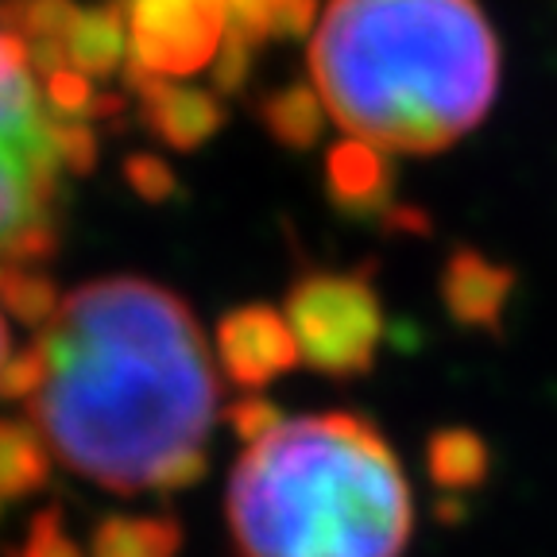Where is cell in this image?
Masks as SVG:
<instances>
[{
	"label": "cell",
	"instance_id": "cell-1",
	"mask_svg": "<svg viewBox=\"0 0 557 557\" xmlns=\"http://www.w3.org/2000/svg\"><path fill=\"white\" fill-rule=\"evenodd\" d=\"M35 345L47 375L27 407L66 469L121 496H171L206 476L221 383L174 290L97 278L62 298Z\"/></svg>",
	"mask_w": 557,
	"mask_h": 557
},
{
	"label": "cell",
	"instance_id": "cell-2",
	"mask_svg": "<svg viewBox=\"0 0 557 557\" xmlns=\"http://www.w3.org/2000/svg\"><path fill=\"white\" fill-rule=\"evenodd\" d=\"M313 89L352 139L434 156L499 89V39L476 0H333L310 44Z\"/></svg>",
	"mask_w": 557,
	"mask_h": 557
},
{
	"label": "cell",
	"instance_id": "cell-3",
	"mask_svg": "<svg viewBox=\"0 0 557 557\" xmlns=\"http://www.w3.org/2000/svg\"><path fill=\"white\" fill-rule=\"evenodd\" d=\"M410 522L399 457L357 414L283 422L248 445L228 484L240 557H399Z\"/></svg>",
	"mask_w": 557,
	"mask_h": 557
},
{
	"label": "cell",
	"instance_id": "cell-4",
	"mask_svg": "<svg viewBox=\"0 0 557 557\" xmlns=\"http://www.w3.org/2000/svg\"><path fill=\"white\" fill-rule=\"evenodd\" d=\"M298 352L333 380L372 372L383 341V306L368 271H310L283 302Z\"/></svg>",
	"mask_w": 557,
	"mask_h": 557
},
{
	"label": "cell",
	"instance_id": "cell-5",
	"mask_svg": "<svg viewBox=\"0 0 557 557\" xmlns=\"http://www.w3.org/2000/svg\"><path fill=\"white\" fill-rule=\"evenodd\" d=\"M132 59L159 78L198 74L218 59L228 32L225 0H121Z\"/></svg>",
	"mask_w": 557,
	"mask_h": 557
},
{
	"label": "cell",
	"instance_id": "cell-6",
	"mask_svg": "<svg viewBox=\"0 0 557 557\" xmlns=\"http://www.w3.org/2000/svg\"><path fill=\"white\" fill-rule=\"evenodd\" d=\"M47 109L32 82V59H27L24 35L12 27V0H0V144L12 148L44 186L59 190L62 166L47 139Z\"/></svg>",
	"mask_w": 557,
	"mask_h": 557
},
{
	"label": "cell",
	"instance_id": "cell-7",
	"mask_svg": "<svg viewBox=\"0 0 557 557\" xmlns=\"http://www.w3.org/2000/svg\"><path fill=\"white\" fill-rule=\"evenodd\" d=\"M221 372L236 387H268L302 360L287 318L271 306H236L218 322Z\"/></svg>",
	"mask_w": 557,
	"mask_h": 557
},
{
	"label": "cell",
	"instance_id": "cell-8",
	"mask_svg": "<svg viewBox=\"0 0 557 557\" xmlns=\"http://www.w3.org/2000/svg\"><path fill=\"white\" fill-rule=\"evenodd\" d=\"M121 78L128 94L139 97V116L174 151H194L206 139H213L225 124V109L213 94L190 86H171L166 78L144 70L128 54L121 66Z\"/></svg>",
	"mask_w": 557,
	"mask_h": 557
},
{
	"label": "cell",
	"instance_id": "cell-9",
	"mask_svg": "<svg viewBox=\"0 0 557 557\" xmlns=\"http://www.w3.org/2000/svg\"><path fill=\"white\" fill-rule=\"evenodd\" d=\"M325 190L337 213L352 221H383L392 213L395 163L364 139H341L325 159Z\"/></svg>",
	"mask_w": 557,
	"mask_h": 557
},
{
	"label": "cell",
	"instance_id": "cell-10",
	"mask_svg": "<svg viewBox=\"0 0 557 557\" xmlns=\"http://www.w3.org/2000/svg\"><path fill=\"white\" fill-rule=\"evenodd\" d=\"M511 290L515 271L480 256L476 248H457L442 271V302L453 322L465 330L496 333Z\"/></svg>",
	"mask_w": 557,
	"mask_h": 557
},
{
	"label": "cell",
	"instance_id": "cell-11",
	"mask_svg": "<svg viewBox=\"0 0 557 557\" xmlns=\"http://www.w3.org/2000/svg\"><path fill=\"white\" fill-rule=\"evenodd\" d=\"M128 16H124L121 0H109L101 9H86L66 35V62L70 70H78L86 78H109L121 74L128 62Z\"/></svg>",
	"mask_w": 557,
	"mask_h": 557
},
{
	"label": "cell",
	"instance_id": "cell-12",
	"mask_svg": "<svg viewBox=\"0 0 557 557\" xmlns=\"http://www.w3.org/2000/svg\"><path fill=\"white\" fill-rule=\"evenodd\" d=\"M62 190H51L32 174V166L0 144V256L27 225L54 218Z\"/></svg>",
	"mask_w": 557,
	"mask_h": 557
},
{
	"label": "cell",
	"instance_id": "cell-13",
	"mask_svg": "<svg viewBox=\"0 0 557 557\" xmlns=\"http://www.w3.org/2000/svg\"><path fill=\"white\" fill-rule=\"evenodd\" d=\"M487 469H492V453H487L484 437L472 434V430L449 426L437 430L426 442V472L449 496L476 492L487 480Z\"/></svg>",
	"mask_w": 557,
	"mask_h": 557
},
{
	"label": "cell",
	"instance_id": "cell-14",
	"mask_svg": "<svg viewBox=\"0 0 557 557\" xmlns=\"http://www.w3.org/2000/svg\"><path fill=\"white\" fill-rule=\"evenodd\" d=\"M183 527L174 519H136L109 515L94 527L89 554L94 557H178Z\"/></svg>",
	"mask_w": 557,
	"mask_h": 557
},
{
	"label": "cell",
	"instance_id": "cell-15",
	"mask_svg": "<svg viewBox=\"0 0 557 557\" xmlns=\"http://www.w3.org/2000/svg\"><path fill=\"white\" fill-rule=\"evenodd\" d=\"M51 476V449L32 422H0V499H24Z\"/></svg>",
	"mask_w": 557,
	"mask_h": 557
},
{
	"label": "cell",
	"instance_id": "cell-16",
	"mask_svg": "<svg viewBox=\"0 0 557 557\" xmlns=\"http://www.w3.org/2000/svg\"><path fill=\"white\" fill-rule=\"evenodd\" d=\"M322 97L306 82H290V86L275 89L260 101V121L271 139H278L290 151H310L322 139Z\"/></svg>",
	"mask_w": 557,
	"mask_h": 557
},
{
	"label": "cell",
	"instance_id": "cell-17",
	"mask_svg": "<svg viewBox=\"0 0 557 557\" xmlns=\"http://www.w3.org/2000/svg\"><path fill=\"white\" fill-rule=\"evenodd\" d=\"M59 290L51 275L39 268H16V263H0V306L20 318L24 325H47L59 313Z\"/></svg>",
	"mask_w": 557,
	"mask_h": 557
},
{
	"label": "cell",
	"instance_id": "cell-18",
	"mask_svg": "<svg viewBox=\"0 0 557 557\" xmlns=\"http://www.w3.org/2000/svg\"><path fill=\"white\" fill-rule=\"evenodd\" d=\"M47 139H51V151L62 171L89 174L97 166V132L89 121L51 113L47 116Z\"/></svg>",
	"mask_w": 557,
	"mask_h": 557
},
{
	"label": "cell",
	"instance_id": "cell-19",
	"mask_svg": "<svg viewBox=\"0 0 557 557\" xmlns=\"http://www.w3.org/2000/svg\"><path fill=\"white\" fill-rule=\"evenodd\" d=\"M124 183L139 194L144 201L159 206V201H171L178 194V178L166 166V159L148 156V151H136V156L124 159Z\"/></svg>",
	"mask_w": 557,
	"mask_h": 557
},
{
	"label": "cell",
	"instance_id": "cell-20",
	"mask_svg": "<svg viewBox=\"0 0 557 557\" xmlns=\"http://www.w3.org/2000/svg\"><path fill=\"white\" fill-rule=\"evenodd\" d=\"M12 557H86V554L78 549V542L62 531L59 507H47V511H39L32 519L24 546H20Z\"/></svg>",
	"mask_w": 557,
	"mask_h": 557
},
{
	"label": "cell",
	"instance_id": "cell-21",
	"mask_svg": "<svg viewBox=\"0 0 557 557\" xmlns=\"http://www.w3.org/2000/svg\"><path fill=\"white\" fill-rule=\"evenodd\" d=\"M252 62H256V44L225 32V44H221L218 59H213V89H218L221 97L244 94V86L252 78Z\"/></svg>",
	"mask_w": 557,
	"mask_h": 557
},
{
	"label": "cell",
	"instance_id": "cell-22",
	"mask_svg": "<svg viewBox=\"0 0 557 557\" xmlns=\"http://www.w3.org/2000/svg\"><path fill=\"white\" fill-rule=\"evenodd\" d=\"M44 375H47V360L39 352V345L24 348L16 357L4 360L0 368V399L9 403H32L44 387Z\"/></svg>",
	"mask_w": 557,
	"mask_h": 557
},
{
	"label": "cell",
	"instance_id": "cell-23",
	"mask_svg": "<svg viewBox=\"0 0 557 557\" xmlns=\"http://www.w3.org/2000/svg\"><path fill=\"white\" fill-rule=\"evenodd\" d=\"M225 418H228V426H233V434L248 445L263 442V437L275 434V430L287 422L283 410H278L271 399H260V395H244V399H236L233 407L225 410Z\"/></svg>",
	"mask_w": 557,
	"mask_h": 557
},
{
	"label": "cell",
	"instance_id": "cell-24",
	"mask_svg": "<svg viewBox=\"0 0 557 557\" xmlns=\"http://www.w3.org/2000/svg\"><path fill=\"white\" fill-rule=\"evenodd\" d=\"M94 86H89L86 74H78V70H59V74H51L47 78V104H51V113L59 116H78V121H89V113H94Z\"/></svg>",
	"mask_w": 557,
	"mask_h": 557
},
{
	"label": "cell",
	"instance_id": "cell-25",
	"mask_svg": "<svg viewBox=\"0 0 557 557\" xmlns=\"http://www.w3.org/2000/svg\"><path fill=\"white\" fill-rule=\"evenodd\" d=\"M318 16V0H278L275 9V35L287 39H306Z\"/></svg>",
	"mask_w": 557,
	"mask_h": 557
},
{
	"label": "cell",
	"instance_id": "cell-26",
	"mask_svg": "<svg viewBox=\"0 0 557 557\" xmlns=\"http://www.w3.org/2000/svg\"><path fill=\"white\" fill-rule=\"evenodd\" d=\"M4 360H9V325L0 318V368H4Z\"/></svg>",
	"mask_w": 557,
	"mask_h": 557
},
{
	"label": "cell",
	"instance_id": "cell-27",
	"mask_svg": "<svg viewBox=\"0 0 557 557\" xmlns=\"http://www.w3.org/2000/svg\"><path fill=\"white\" fill-rule=\"evenodd\" d=\"M0 511H4V499H0Z\"/></svg>",
	"mask_w": 557,
	"mask_h": 557
}]
</instances>
